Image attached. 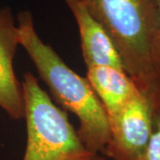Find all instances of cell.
<instances>
[{
  "label": "cell",
  "instance_id": "9",
  "mask_svg": "<svg viewBox=\"0 0 160 160\" xmlns=\"http://www.w3.org/2000/svg\"><path fill=\"white\" fill-rule=\"evenodd\" d=\"M158 2V12H159V16H160V0H157Z\"/></svg>",
  "mask_w": 160,
  "mask_h": 160
},
{
  "label": "cell",
  "instance_id": "7",
  "mask_svg": "<svg viewBox=\"0 0 160 160\" xmlns=\"http://www.w3.org/2000/svg\"><path fill=\"white\" fill-rule=\"evenodd\" d=\"M86 79L100 99L109 120L118 114L139 91L126 71L110 67L87 69Z\"/></svg>",
  "mask_w": 160,
  "mask_h": 160
},
{
  "label": "cell",
  "instance_id": "8",
  "mask_svg": "<svg viewBox=\"0 0 160 160\" xmlns=\"http://www.w3.org/2000/svg\"><path fill=\"white\" fill-rule=\"evenodd\" d=\"M142 160H160V109L154 110L152 132Z\"/></svg>",
  "mask_w": 160,
  "mask_h": 160
},
{
  "label": "cell",
  "instance_id": "2",
  "mask_svg": "<svg viewBox=\"0 0 160 160\" xmlns=\"http://www.w3.org/2000/svg\"><path fill=\"white\" fill-rule=\"evenodd\" d=\"M17 34L54 102L79 121L77 130L83 143L94 153L102 152L110 138L109 118L100 99L86 79L69 68L55 50L41 39L33 14L24 10L17 15Z\"/></svg>",
  "mask_w": 160,
  "mask_h": 160
},
{
  "label": "cell",
  "instance_id": "5",
  "mask_svg": "<svg viewBox=\"0 0 160 160\" xmlns=\"http://www.w3.org/2000/svg\"><path fill=\"white\" fill-rule=\"evenodd\" d=\"M20 46L17 25L10 7L0 8V108L12 119L25 117L22 83L13 70V58Z\"/></svg>",
  "mask_w": 160,
  "mask_h": 160
},
{
  "label": "cell",
  "instance_id": "3",
  "mask_svg": "<svg viewBox=\"0 0 160 160\" xmlns=\"http://www.w3.org/2000/svg\"><path fill=\"white\" fill-rule=\"evenodd\" d=\"M27 126L22 160H109L87 149L63 109L52 101L34 75L22 82Z\"/></svg>",
  "mask_w": 160,
  "mask_h": 160
},
{
  "label": "cell",
  "instance_id": "4",
  "mask_svg": "<svg viewBox=\"0 0 160 160\" xmlns=\"http://www.w3.org/2000/svg\"><path fill=\"white\" fill-rule=\"evenodd\" d=\"M154 108L138 91L109 120L110 138L101 154L110 160H142L153 127Z\"/></svg>",
  "mask_w": 160,
  "mask_h": 160
},
{
  "label": "cell",
  "instance_id": "6",
  "mask_svg": "<svg viewBox=\"0 0 160 160\" xmlns=\"http://www.w3.org/2000/svg\"><path fill=\"white\" fill-rule=\"evenodd\" d=\"M78 28L80 46L86 69L110 67L124 70V64L112 40L86 8L77 0H64Z\"/></svg>",
  "mask_w": 160,
  "mask_h": 160
},
{
  "label": "cell",
  "instance_id": "1",
  "mask_svg": "<svg viewBox=\"0 0 160 160\" xmlns=\"http://www.w3.org/2000/svg\"><path fill=\"white\" fill-rule=\"evenodd\" d=\"M112 40L124 69L160 108V16L157 0H77Z\"/></svg>",
  "mask_w": 160,
  "mask_h": 160
}]
</instances>
